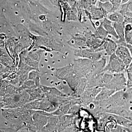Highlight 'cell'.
<instances>
[{
    "instance_id": "4",
    "label": "cell",
    "mask_w": 132,
    "mask_h": 132,
    "mask_svg": "<svg viewBox=\"0 0 132 132\" xmlns=\"http://www.w3.org/2000/svg\"><path fill=\"white\" fill-rule=\"evenodd\" d=\"M85 37L88 48L93 49L95 51L101 47L105 42V40L97 37L92 32L85 33Z\"/></svg>"
},
{
    "instance_id": "17",
    "label": "cell",
    "mask_w": 132,
    "mask_h": 132,
    "mask_svg": "<svg viewBox=\"0 0 132 132\" xmlns=\"http://www.w3.org/2000/svg\"><path fill=\"white\" fill-rule=\"evenodd\" d=\"M129 0H122L121 1V4H124L128 2Z\"/></svg>"
},
{
    "instance_id": "13",
    "label": "cell",
    "mask_w": 132,
    "mask_h": 132,
    "mask_svg": "<svg viewBox=\"0 0 132 132\" xmlns=\"http://www.w3.org/2000/svg\"><path fill=\"white\" fill-rule=\"evenodd\" d=\"M127 76V88L132 87V63L130 65L126 70Z\"/></svg>"
},
{
    "instance_id": "19",
    "label": "cell",
    "mask_w": 132,
    "mask_h": 132,
    "mask_svg": "<svg viewBox=\"0 0 132 132\" xmlns=\"http://www.w3.org/2000/svg\"><path fill=\"white\" fill-rule=\"evenodd\" d=\"M111 1L112 0H106V2H111Z\"/></svg>"
},
{
    "instance_id": "10",
    "label": "cell",
    "mask_w": 132,
    "mask_h": 132,
    "mask_svg": "<svg viewBox=\"0 0 132 132\" xmlns=\"http://www.w3.org/2000/svg\"><path fill=\"white\" fill-rule=\"evenodd\" d=\"M107 18L112 22L124 23L125 17L120 13L114 12L111 13V14L107 16Z\"/></svg>"
},
{
    "instance_id": "14",
    "label": "cell",
    "mask_w": 132,
    "mask_h": 132,
    "mask_svg": "<svg viewBox=\"0 0 132 132\" xmlns=\"http://www.w3.org/2000/svg\"><path fill=\"white\" fill-rule=\"evenodd\" d=\"M98 7L101 8L107 12L108 14L112 13V5L110 2L102 3L99 2Z\"/></svg>"
},
{
    "instance_id": "18",
    "label": "cell",
    "mask_w": 132,
    "mask_h": 132,
    "mask_svg": "<svg viewBox=\"0 0 132 132\" xmlns=\"http://www.w3.org/2000/svg\"><path fill=\"white\" fill-rule=\"evenodd\" d=\"M128 44L131 45V46H132V36L131 38V39H130V42H129V43Z\"/></svg>"
},
{
    "instance_id": "8",
    "label": "cell",
    "mask_w": 132,
    "mask_h": 132,
    "mask_svg": "<svg viewBox=\"0 0 132 132\" xmlns=\"http://www.w3.org/2000/svg\"><path fill=\"white\" fill-rule=\"evenodd\" d=\"M104 28L107 31L108 34L112 35L118 40L119 39V37L114 27L112 24V22L109 20L107 17L104 18L103 21L101 22Z\"/></svg>"
},
{
    "instance_id": "5",
    "label": "cell",
    "mask_w": 132,
    "mask_h": 132,
    "mask_svg": "<svg viewBox=\"0 0 132 132\" xmlns=\"http://www.w3.org/2000/svg\"><path fill=\"white\" fill-rule=\"evenodd\" d=\"M118 45L115 54L123 62L127 68L132 61V56L130 50L126 46Z\"/></svg>"
},
{
    "instance_id": "16",
    "label": "cell",
    "mask_w": 132,
    "mask_h": 132,
    "mask_svg": "<svg viewBox=\"0 0 132 132\" xmlns=\"http://www.w3.org/2000/svg\"><path fill=\"white\" fill-rule=\"evenodd\" d=\"M124 17H125V19H124V23L125 24H130L132 25V17H127V16H124Z\"/></svg>"
},
{
    "instance_id": "12",
    "label": "cell",
    "mask_w": 132,
    "mask_h": 132,
    "mask_svg": "<svg viewBox=\"0 0 132 132\" xmlns=\"http://www.w3.org/2000/svg\"><path fill=\"white\" fill-rule=\"evenodd\" d=\"M94 34L98 38L104 40L107 38L109 35L107 31L104 28L102 23L95 30Z\"/></svg>"
},
{
    "instance_id": "11",
    "label": "cell",
    "mask_w": 132,
    "mask_h": 132,
    "mask_svg": "<svg viewBox=\"0 0 132 132\" xmlns=\"http://www.w3.org/2000/svg\"><path fill=\"white\" fill-rule=\"evenodd\" d=\"M115 92L113 90L108 89L106 87L104 88L102 90H101L100 93L98 94L96 96V98L98 100H104L112 94V93H114Z\"/></svg>"
},
{
    "instance_id": "3",
    "label": "cell",
    "mask_w": 132,
    "mask_h": 132,
    "mask_svg": "<svg viewBox=\"0 0 132 132\" xmlns=\"http://www.w3.org/2000/svg\"><path fill=\"white\" fill-rule=\"evenodd\" d=\"M76 56L90 60L93 62L97 61L102 58L101 52H96L89 48H80L76 53Z\"/></svg>"
},
{
    "instance_id": "7",
    "label": "cell",
    "mask_w": 132,
    "mask_h": 132,
    "mask_svg": "<svg viewBox=\"0 0 132 132\" xmlns=\"http://www.w3.org/2000/svg\"><path fill=\"white\" fill-rule=\"evenodd\" d=\"M88 12H90L92 15V20H98L107 17L108 14L104 9L100 7H96L93 5Z\"/></svg>"
},
{
    "instance_id": "6",
    "label": "cell",
    "mask_w": 132,
    "mask_h": 132,
    "mask_svg": "<svg viewBox=\"0 0 132 132\" xmlns=\"http://www.w3.org/2000/svg\"><path fill=\"white\" fill-rule=\"evenodd\" d=\"M113 26L119 38V39L115 42L118 45L126 46L127 43L125 40V24L113 22Z\"/></svg>"
},
{
    "instance_id": "9",
    "label": "cell",
    "mask_w": 132,
    "mask_h": 132,
    "mask_svg": "<svg viewBox=\"0 0 132 132\" xmlns=\"http://www.w3.org/2000/svg\"><path fill=\"white\" fill-rule=\"evenodd\" d=\"M105 40L107 42V45L105 51L106 54L110 56L111 55L115 53L118 45L115 42L109 38H107Z\"/></svg>"
},
{
    "instance_id": "1",
    "label": "cell",
    "mask_w": 132,
    "mask_h": 132,
    "mask_svg": "<svg viewBox=\"0 0 132 132\" xmlns=\"http://www.w3.org/2000/svg\"><path fill=\"white\" fill-rule=\"evenodd\" d=\"M127 67L123 62L115 53L110 55L108 64L105 66L102 72L111 73H120L126 72Z\"/></svg>"
},
{
    "instance_id": "2",
    "label": "cell",
    "mask_w": 132,
    "mask_h": 132,
    "mask_svg": "<svg viewBox=\"0 0 132 132\" xmlns=\"http://www.w3.org/2000/svg\"><path fill=\"white\" fill-rule=\"evenodd\" d=\"M125 72L113 73L112 80L105 86V87L113 90L115 92L126 88L127 78Z\"/></svg>"
},
{
    "instance_id": "15",
    "label": "cell",
    "mask_w": 132,
    "mask_h": 132,
    "mask_svg": "<svg viewBox=\"0 0 132 132\" xmlns=\"http://www.w3.org/2000/svg\"><path fill=\"white\" fill-rule=\"evenodd\" d=\"M122 0H112L111 2L112 5V13L116 12L119 8L121 4Z\"/></svg>"
}]
</instances>
